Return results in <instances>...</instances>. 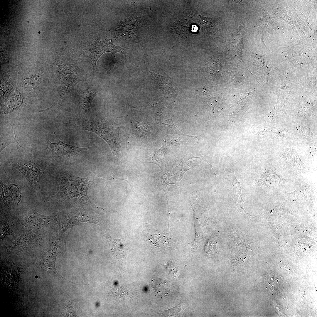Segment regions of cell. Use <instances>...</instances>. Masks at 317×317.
<instances>
[{
	"label": "cell",
	"mask_w": 317,
	"mask_h": 317,
	"mask_svg": "<svg viewBox=\"0 0 317 317\" xmlns=\"http://www.w3.org/2000/svg\"><path fill=\"white\" fill-rule=\"evenodd\" d=\"M55 179L58 182L59 190L57 193L47 199V201H64L73 202L85 207L92 209L100 214L110 212L109 209L94 204L87 195L89 188L107 181L103 178H82L75 176L62 168L54 172Z\"/></svg>",
	"instance_id": "obj_1"
},
{
	"label": "cell",
	"mask_w": 317,
	"mask_h": 317,
	"mask_svg": "<svg viewBox=\"0 0 317 317\" xmlns=\"http://www.w3.org/2000/svg\"><path fill=\"white\" fill-rule=\"evenodd\" d=\"M97 93L96 89L91 85L82 86L77 91V104L80 116L82 119H88L90 114L91 105Z\"/></svg>",
	"instance_id": "obj_8"
},
{
	"label": "cell",
	"mask_w": 317,
	"mask_h": 317,
	"mask_svg": "<svg viewBox=\"0 0 317 317\" xmlns=\"http://www.w3.org/2000/svg\"><path fill=\"white\" fill-rule=\"evenodd\" d=\"M261 180L266 186H274L280 184L284 179L276 173L275 170L270 168L263 173Z\"/></svg>",
	"instance_id": "obj_15"
},
{
	"label": "cell",
	"mask_w": 317,
	"mask_h": 317,
	"mask_svg": "<svg viewBox=\"0 0 317 317\" xmlns=\"http://www.w3.org/2000/svg\"><path fill=\"white\" fill-rule=\"evenodd\" d=\"M46 154L49 158L58 162L70 157H74L81 151L91 147H80L64 143L61 140L52 143L47 137Z\"/></svg>",
	"instance_id": "obj_6"
},
{
	"label": "cell",
	"mask_w": 317,
	"mask_h": 317,
	"mask_svg": "<svg viewBox=\"0 0 317 317\" xmlns=\"http://www.w3.org/2000/svg\"><path fill=\"white\" fill-rule=\"evenodd\" d=\"M10 124L11 126L12 129L9 136L6 137L1 140V142L0 152L5 147L13 143L16 144L20 147L23 148L18 143L17 140V134L15 131L13 127L11 124Z\"/></svg>",
	"instance_id": "obj_16"
},
{
	"label": "cell",
	"mask_w": 317,
	"mask_h": 317,
	"mask_svg": "<svg viewBox=\"0 0 317 317\" xmlns=\"http://www.w3.org/2000/svg\"><path fill=\"white\" fill-rule=\"evenodd\" d=\"M105 235L106 239L110 245L111 251L114 256L118 259L124 258L125 254V248L122 238H114L107 232L105 233Z\"/></svg>",
	"instance_id": "obj_14"
},
{
	"label": "cell",
	"mask_w": 317,
	"mask_h": 317,
	"mask_svg": "<svg viewBox=\"0 0 317 317\" xmlns=\"http://www.w3.org/2000/svg\"><path fill=\"white\" fill-rule=\"evenodd\" d=\"M157 116V123L160 130L164 135L175 134L186 136L182 133L174 125L172 118L174 116L171 112L165 107L158 111Z\"/></svg>",
	"instance_id": "obj_10"
},
{
	"label": "cell",
	"mask_w": 317,
	"mask_h": 317,
	"mask_svg": "<svg viewBox=\"0 0 317 317\" xmlns=\"http://www.w3.org/2000/svg\"><path fill=\"white\" fill-rule=\"evenodd\" d=\"M77 129L91 132L104 140L109 147L114 159V163L121 158L122 150V141L119 136L120 127L108 122L90 121L88 119H81L76 124Z\"/></svg>",
	"instance_id": "obj_3"
},
{
	"label": "cell",
	"mask_w": 317,
	"mask_h": 317,
	"mask_svg": "<svg viewBox=\"0 0 317 317\" xmlns=\"http://www.w3.org/2000/svg\"><path fill=\"white\" fill-rule=\"evenodd\" d=\"M166 269L168 273L172 276L176 277L179 275V271L176 265L173 264L172 263H168L166 265Z\"/></svg>",
	"instance_id": "obj_18"
},
{
	"label": "cell",
	"mask_w": 317,
	"mask_h": 317,
	"mask_svg": "<svg viewBox=\"0 0 317 317\" xmlns=\"http://www.w3.org/2000/svg\"><path fill=\"white\" fill-rule=\"evenodd\" d=\"M107 52H111L112 54L114 57L115 63L117 62L115 55L116 53L126 54L124 48L119 46L115 45L111 39H108L103 36H100L93 40L87 45L84 49L82 53L85 55L93 66L92 80L94 77L95 71V72L97 70V61L103 53Z\"/></svg>",
	"instance_id": "obj_5"
},
{
	"label": "cell",
	"mask_w": 317,
	"mask_h": 317,
	"mask_svg": "<svg viewBox=\"0 0 317 317\" xmlns=\"http://www.w3.org/2000/svg\"><path fill=\"white\" fill-rule=\"evenodd\" d=\"M71 213L79 222L96 224L101 227L104 226V221L100 214L92 209L77 208Z\"/></svg>",
	"instance_id": "obj_11"
},
{
	"label": "cell",
	"mask_w": 317,
	"mask_h": 317,
	"mask_svg": "<svg viewBox=\"0 0 317 317\" xmlns=\"http://www.w3.org/2000/svg\"><path fill=\"white\" fill-rule=\"evenodd\" d=\"M193 153L187 154L183 158H177L171 162H167L161 171L153 175L152 178L156 188L164 192L167 199V187L168 185L174 184L181 190L179 183L185 172L191 169L202 168L198 160L189 161L190 159L199 158L194 156Z\"/></svg>",
	"instance_id": "obj_2"
},
{
	"label": "cell",
	"mask_w": 317,
	"mask_h": 317,
	"mask_svg": "<svg viewBox=\"0 0 317 317\" xmlns=\"http://www.w3.org/2000/svg\"><path fill=\"white\" fill-rule=\"evenodd\" d=\"M11 271L10 272H8L6 274V276L7 278V279H8V281H15V276L16 274H15V272H14V271Z\"/></svg>",
	"instance_id": "obj_19"
},
{
	"label": "cell",
	"mask_w": 317,
	"mask_h": 317,
	"mask_svg": "<svg viewBox=\"0 0 317 317\" xmlns=\"http://www.w3.org/2000/svg\"><path fill=\"white\" fill-rule=\"evenodd\" d=\"M151 235V238L153 242L156 243L157 245H164L169 242V239L167 235L164 234H161L158 231H154Z\"/></svg>",
	"instance_id": "obj_17"
},
{
	"label": "cell",
	"mask_w": 317,
	"mask_h": 317,
	"mask_svg": "<svg viewBox=\"0 0 317 317\" xmlns=\"http://www.w3.org/2000/svg\"><path fill=\"white\" fill-rule=\"evenodd\" d=\"M13 167L18 170L25 178L29 187L36 198L41 197L40 188L42 182L48 171L29 160L12 162Z\"/></svg>",
	"instance_id": "obj_4"
},
{
	"label": "cell",
	"mask_w": 317,
	"mask_h": 317,
	"mask_svg": "<svg viewBox=\"0 0 317 317\" xmlns=\"http://www.w3.org/2000/svg\"><path fill=\"white\" fill-rule=\"evenodd\" d=\"M57 219L56 215H42L32 210L23 217L21 221L28 228L40 230L55 224Z\"/></svg>",
	"instance_id": "obj_9"
},
{
	"label": "cell",
	"mask_w": 317,
	"mask_h": 317,
	"mask_svg": "<svg viewBox=\"0 0 317 317\" xmlns=\"http://www.w3.org/2000/svg\"><path fill=\"white\" fill-rule=\"evenodd\" d=\"M38 33H40V31H39V32H38Z\"/></svg>",
	"instance_id": "obj_20"
},
{
	"label": "cell",
	"mask_w": 317,
	"mask_h": 317,
	"mask_svg": "<svg viewBox=\"0 0 317 317\" xmlns=\"http://www.w3.org/2000/svg\"><path fill=\"white\" fill-rule=\"evenodd\" d=\"M59 227L58 235H63L69 228L79 224V221L71 212L57 217Z\"/></svg>",
	"instance_id": "obj_12"
},
{
	"label": "cell",
	"mask_w": 317,
	"mask_h": 317,
	"mask_svg": "<svg viewBox=\"0 0 317 317\" xmlns=\"http://www.w3.org/2000/svg\"><path fill=\"white\" fill-rule=\"evenodd\" d=\"M167 151L166 148L163 143L160 149L155 151L151 154L146 157V161L156 164L162 170L167 163L166 160Z\"/></svg>",
	"instance_id": "obj_13"
},
{
	"label": "cell",
	"mask_w": 317,
	"mask_h": 317,
	"mask_svg": "<svg viewBox=\"0 0 317 317\" xmlns=\"http://www.w3.org/2000/svg\"><path fill=\"white\" fill-rule=\"evenodd\" d=\"M134 10L128 18L119 21L114 28V33L118 36L128 39L134 37L142 25L141 17L136 16V5L133 4Z\"/></svg>",
	"instance_id": "obj_7"
}]
</instances>
